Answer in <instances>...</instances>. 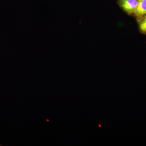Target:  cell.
<instances>
[{"label":"cell","mask_w":146,"mask_h":146,"mask_svg":"<svg viewBox=\"0 0 146 146\" xmlns=\"http://www.w3.org/2000/svg\"><path fill=\"white\" fill-rule=\"evenodd\" d=\"M139 22L140 30L143 33H146V17Z\"/></svg>","instance_id":"cell-3"},{"label":"cell","mask_w":146,"mask_h":146,"mask_svg":"<svg viewBox=\"0 0 146 146\" xmlns=\"http://www.w3.org/2000/svg\"><path fill=\"white\" fill-rule=\"evenodd\" d=\"M121 7L128 13H133L138 5V0H120Z\"/></svg>","instance_id":"cell-1"},{"label":"cell","mask_w":146,"mask_h":146,"mask_svg":"<svg viewBox=\"0 0 146 146\" xmlns=\"http://www.w3.org/2000/svg\"><path fill=\"white\" fill-rule=\"evenodd\" d=\"M138 1H139V0H138Z\"/></svg>","instance_id":"cell-4"},{"label":"cell","mask_w":146,"mask_h":146,"mask_svg":"<svg viewBox=\"0 0 146 146\" xmlns=\"http://www.w3.org/2000/svg\"><path fill=\"white\" fill-rule=\"evenodd\" d=\"M0 146H1V145H0Z\"/></svg>","instance_id":"cell-5"},{"label":"cell","mask_w":146,"mask_h":146,"mask_svg":"<svg viewBox=\"0 0 146 146\" xmlns=\"http://www.w3.org/2000/svg\"><path fill=\"white\" fill-rule=\"evenodd\" d=\"M141 21L146 17V0H139L137 8L133 13Z\"/></svg>","instance_id":"cell-2"}]
</instances>
